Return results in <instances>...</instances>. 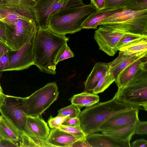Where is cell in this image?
Here are the masks:
<instances>
[{"label":"cell","mask_w":147,"mask_h":147,"mask_svg":"<svg viewBox=\"0 0 147 147\" xmlns=\"http://www.w3.org/2000/svg\"><path fill=\"white\" fill-rule=\"evenodd\" d=\"M65 35L37 27L33 47L34 65L42 71L55 74L54 61L60 48L69 40Z\"/></svg>","instance_id":"1"},{"label":"cell","mask_w":147,"mask_h":147,"mask_svg":"<svg viewBox=\"0 0 147 147\" xmlns=\"http://www.w3.org/2000/svg\"><path fill=\"white\" fill-rule=\"evenodd\" d=\"M136 109L144 110L141 107L118 102L114 96L104 102H98L81 111L78 117L80 126L86 135L98 132L100 126L116 114Z\"/></svg>","instance_id":"2"},{"label":"cell","mask_w":147,"mask_h":147,"mask_svg":"<svg viewBox=\"0 0 147 147\" xmlns=\"http://www.w3.org/2000/svg\"><path fill=\"white\" fill-rule=\"evenodd\" d=\"M98 10L91 3L60 9L51 15L48 29L63 35L76 32L82 29L88 18Z\"/></svg>","instance_id":"3"},{"label":"cell","mask_w":147,"mask_h":147,"mask_svg":"<svg viewBox=\"0 0 147 147\" xmlns=\"http://www.w3.org/2000/svg\"><path fill=\"white\" fill-rule=\"evenodd\" d=\"M99 25L124 33L147 35V9L137 11L123 9L104 20Z\"/></svg>","instance_id":"4"},{"label":"cell","mask_w":147,"mask_h":147,"mask_svg":"<svg viewBox=\"0 0 147 147\" xmlns=\"http://www.w3.org/2000/svg\"><path fill=\"white\" fill-rule=\"evenodd\" d=\"M6 27V41L4 43L9 51L21 49L36 32L37 26L35 21L18 13L4 20Z\"/></svg>","instance_id":"5"},{"label":"cell","mask_w":147,"mask_h":147,"mask_svg":"<svg viewBox=\"0 0 147 147\" xmlns=\"http://www.w3.org/2000/svg\"><path fill=\"white\" fill-rule=\"evenodd\" d=\"M114 96L118 102L137 105L147 111V68L142 70L124 86L118 88Z\"/></svg>","instance_id":"6"},{"label":"cell","mask_w":147,"mask_h":147,"mask_svg":"<svg viewBox=\"0 0 147 147\" xmlns=\"http://www.w3.org/2000/svg\"><path fill=\"white\" fill-rule=\"evenodd\" d=\"M59 92L57 84L53 82L47 84L29 96L25 97L27 115L41 116L57 99Z\"/></svg>","instance_id":"7"},{"label":"cell","mask_w":147,"mask_h":147,"mask_svg":"<svg viewBox=\"0 0 147 147\" xmlns=\"http://www.w3.org/2000/svg\"><path fill=\"white\" fill-rule=\"evenodd\" d=\"M84 4L82 0H70L67 3L64 0H36L32 11L38 27L48 29L49 18L53 12L66 7Z\"/></svg>","instance_id":"8"},{"label":"cell","mask_w":147,"mask_h":147,"mask_svg":"<svg viewBox=\"0 0 147 147\" xmlns=\"http://www.w3.org/2000/svg\"><path fill=\"white\" fill-rule=\"evenodd\" d=\"M25 97L6 95L5 104L0 107V113L21 131L26 134L27 115Z\"/></svg>","instance_id":"9"},{"label":"cell","mask_w":147,"mask_h":147,"mask_svg":"<svg viewBox=\"0 0 147 147\" xmlns=\"http://www.w3.org/2000/svg\"><path fill=\"white\" fill-rule=\"evenodd\" d=\"M36 32L28 42L9 57V64L3 71L22 70L34 65L33 47Z\"/></svg>","instance_id":"10"},{"label":"cell","mask_w":147,"mask_h":147,"mask_svg":"<svg viewBox=\"0 0 147 147\" xmlns=\"http://www.w3.org/2000/svg\"><path fill=\"white\" fill-rule=\"evenodd\" d=\"M124 33L110 27L100 26L95 32L94 38L100 50L112 56L118 51L117 43Z\"/></svg>","instance_id":"11"},{"label":"cell","mask_w":147,"mask_h":147,"mask_svg":"<svg viewBox=\"0 0 147 147\" xmlns=\"http://www.w3.org/2000/svg\"><path fill=\"white\" fill-rule=\"evenodd\" d=\"M139 109H136L114 115L106 121L99 127L98 132L109 130L131 124H136L139 120Z\"/></svg>","instance_id":"12"},{"label":"cell","mask_w":147,"mask_h":147,"mask_svg":"<svg viewBox=\"0 0 147 147\" xmlns=\"http://www.w3.org/2000/svg\"><path fill=\"white\" fill-rule=\"evenodd\" d=\"M40 116H27L26 134L32 138L46 141L49 134L50 129L47 123Z\"/></svg>","instance_id":"13"},{"label":"cell","mask_w":147,"mask_h":147,"mask_svg":"<svg viewBox=\"0 0 147 147\" xmlns=\"http://www.w3.org/2000/svg\"><path fill=\"white\" fill-rule=\"evenodd\" d=\"M147 57L146 55L135 60L120 72L115 81L118 88L125 85L139 72L147 68Z\"/></svg>","instance_id":"14"},{"label":"cell","mask_w":147,"mask_h":147,"mask_svg":"<svg viewBox=\"0 0 147 147\" xmlns=\"http://www.w3.org/2000/svg\"><path fill=\"white\" fill-rule=\"evenodd\" d=\"M35 2L36 0H0V7L11 9L36 22V18L32 11Z\"/></svg>","instance_id":"15"},{"label":"cell","mask_w":147,"mask_h":147,"mask_svg":"<svg viewBox=\"0 0 147 147\" xmlns=\"http://www.w3.org/2000/svg\"><path fill=\"white\" fill-rule=\"evenodd\" d=\"M85 139L91 147H130L129 142L119 141L102 133L90 134L86 135Z\"/></svg>","instance_id":"16"},{"label":"cell","mask_w":147,"mask_h":147,"mask_svg":"<svg viewBox=\"0 0 147 147\" xmlns=\"http://www.w3.org/2000/svg\"><path fill=\"white\" fill-rule=\"evenodd\" d=\"M85 137L75 136L57 128H53L50 131L46 141L52 147H70L75 142Z\"/></svg>","instance_id":"17"},{"label":"cell","mask_w":147,"mask_h":147,"mask_svg":"<svg viewBox=\"0 0 147 147\" xmlns=\"http://www.w3.org/2000/svg\"><path fill=\"white\" fill-rule=\"evenodd\" d=\"M118 56L110 63L109 72L115 80L120 72L127 65L137 59L147 55V52L131 55H126L119 51Z\"/></svg>","instance_id":"18"},{"label":"cell","mask_w":147,"mask_h":147,"mask_svg":"<svg viewBox=\"0 0 147 147\" xmlns=\"http://www.w3.org/2000/svg\"><path fill=\"white\" fill-rule=\"evenodd\" d=\"M23 133L7 118L1 115H0V140H9L19 147V142Z\"/></svg>","instance_id":"19"},{"label":"cell","mask_w":147,"mask_h":147,"mask_svg":"<svg viewBox=\"0 0 147 147\" xmlns=\"http://www.w3.org/2000/svg\"><path fill=\"white\" fill-rule=\"evenodd\" d=\"M109 69L108 63H96L85 82L84 92H92L99 80L108 71Z\"/></svg>","instance_id":"20"},{"label":"cell","mask_w":147,"mask_h":147,"mask_svg":"<svg viewBox=\"0 0 147 147\" xmlns=\"http://www.w3.org/2000/svg\"><path fill=\"white\" fill-rule=\"evenodd\" d=\"M123 7L103 9L91 14L82 26V29H97L100 23L112 15L123 9Z\"/></svg>","instance_id":"21"},{"label":"cell","mask_w":147,"mask_h":147,"mask_svg":"<svg viewBox=\"0 0 147 147\" xmlns=\"http://www.w3.org/2000/svg\"><path fill=\"white\" fill-rule=\"evenodd\" d=\"M136 124L123 126L102 131V133L110 136L119 141L130 142L135 134Z\"/></svg>","instance_id":"22"},{"label":"cell","mask_w":147,"mask_h":147,"mask_svg":"<svg viewBox=\"0 0 147 147\" xmlns=\"http://www.w3.org/2000/svg\"><path fill=\"white\" fill-rule=\"evenodd\" d=\"M71 104L76 105L81 108L91 106L99 101L97 94L89 92H84L74 95L70 98Z\"/></svg>","instance_id":"23"},{"label":"cell","mask_w":147,"mask_h":147,"mask_svg":"<svg viewBox=\"0 0 147 147\" xmlns=\"http://www.w3.org/2000/svg\"><path fill=\"white\" fill-rule=\"evenodd\" d=\"M119 51L127 55L147 52V36L135 41L129 45L121 48Z\"/></svg>","instance_id":"24"},{"label":"cell","mask_w":147,"mask_h":147,"mask_svg":"<svg viewBox=\"0 0 147 147\" xmlns=\"http://www.w3.org/2000/svg\"><path fill=\"white\" fill-rule=\"evenodd\" d=\"M19 147H51L46 141L31 137L23 133L19 142Z\"/></svg>","instance_id":"25"},{"label":"cell","mask_w":147,"mask_h":147,"mask_svg":"<svg viewBox=\"0 0 147 147\" xmlns=\"http://www.w3.org/2000/svg\"><path fill=\"white\" fill-rule=\"evenodd\" d=\"M115 81V80L108 71L99 80L92 92L96 94L102 92Z\"/></svg>","instance_id":"26"},{"label":"cell","mask_w":147,"mask_h":147,"mask_svg":"<svg viewBox=\"0 0 147 147\" xmlns=\"http://www.w3.org/2000/svg\"><path fill=\"white\" fill-rule=\"evenodd\" d=\"M147 36V35L124 33L117 43V50L119 51L121 48L129 45L135 41Z\"/></svg>","instance_id":"27"},{"label":"cell","mask_w":147,"mask_h":147,"mask_svg":"<svg viewBox=\"0 0 147 147\" xmlns=\"http://www.w3.org/2000/svg\"><path fill=\"white\" fill-rule=\"evenodd\" d=\"M9 51L5 44L1 40L0 53V76L7 66L9 61Z\"/></svg>","instance_id":"28"},{"label":"cell","mask_w":147,"mask_h":147,"mask_svg":"<svg viewBox=\"0 0 147 147\" xmlns=\"http://www.w3.org/2000/svg\"><path fill=\"white\" fill-rule=\"evenodd\" d=\"M81 108L78 106L71 104L58 111V115L68 116L69 117H78L81 112Z\"/></svg>","instance_id":"29"},{"label":"cell","mask_w":147,"mask_h":147,"mask_svg":"<svg viewBox=\"0 0 147 147\" xmlns=\"http://www.w3.org/2000/svg\"><path fill=\"white\" fill-rule=\"evenodd\" d=\"M74 56V54L66 43L59 50L55 60V63L56 65L59 61L73 57Z\"/></svg>","instance_id":"30"},{"label":"cell","mask_w":147,"mask_h":147,"mask_svg":"<svg viewBox=\"0 0 147 147\" xmlns=\"http://www.w3.org/2000/svg\"><path fill=\"white\" fill-rule=\"evenodd\" d=\"M135 0H105L103 9L123 8Z\"/></svg>","instance_id":"31"},{"label":"cell","mask_w":147,"mask_h":147,"mask_svg":"<svg viewBox=\"0 0 147 147\" xmlns=\"http://www.w3.org/2000/svg\"><path fill=\"white\" fill-rule=\"evenodd\" d=\"M58 128L76 136L83 137L86 135L80 126L73 127L62 125Z\"/></svg>","instance_id":"32"},{"label":"cell","mask_w":147,"mask_h":147,"mask_svg":"<svg viewBox=\"0 0 147 147\" xmlns=\"http://www.w3.org/2000/svg\"><path fill=\"white\" fill-rule=\"evenodd\" d=\"M124 9L137 11L147 9V0H135L123 7Z\"/></svg>","instance_id":"33"},{"label":"cell","mask_w":147,"mask_h":147,"mask_svg":"<svg viewBox=\"0 0 147 147\" xmlns=\"http://www.w3.org/2000/svg\"><path fill=\"white\" fill-rule=\"evenodd\" d=\"M68 116L58 115L55 117L51 116L48 120V123L51 128L59 127Z\"/></svg>","instance_id":"34"},{"label":"cell","mask_w":147,"mask_h":147,"mask_svg":"<svg viewBox=\"0 0 147 147\" xmlns=\"http://www.w3.org/2000/svg\"><path fill=\"white\" fill-rule=\"evenodd\" d=\"M135 134L139 135H147V121L139 120L136 123Z\"/></svg>","instance_id":"35"},{"label":"cell","mask_w":147,"mask_h":147,"mask_svg":"<svg viewBox=\"0 0 147 147\" xmlns=\"http://www.w3.org/2000/svg\"><path fill=\"white\" fill-rule=\"evenodd\" d=\"M62 125L73 127L80 126V121L78 117H67L63 122Z\"/></svg>","instance_id":"36"},{"label":"cell","mask_w":147,"mask_h":147,"mask_svg":"<svg viewBox=\"0 0 147 147\" xmlns=\"http://www.w3.org/2000/svg\"><path fill=\"white\" fill-rule=\"evenodd\" d=\"M0 39L4 43L6 41V27L5 23L0 19Z\"/></svg>","instance_id":"37"},{"label":"cell","mask_w":147,"mask_h":147,"mask_svg":"<svg viewBox=\"0 0 147 147\" xmlns=\"http://www.w3.org/2000/svg\"><path fill=\"white\" fill-rule=\"evenodd\" d=\"M130 147H147V141L144 138L136 140L130 144Z\"/></svg>","instance_id":"38"},{"label":"cell","mask_w":147,"mask_h":147,"mask_svg":"<svg viewBox=\"0 0 147 147\" xmlns=\"http://www.w3.org/2000/svg\"><path fill=\"white\" fill-rule=\"evenodd\" d=\"M91 147L86 140L85 138L76 141L70 146V147Z\"/></svg>","instance_id":"39"},{"label":"cell","mask_w":147,"mask_h":147,"mask_svg":"<svg viewBox=\"0 0 147 147\" xmlns=\"http://www.w3.org/2000/svg\"><path fill=\"white\" fill-rule=\"evenodd\" d=\"M18 147V146L14 142L5 139L0 140V147Z\"/></svg>","instance_id":"40"},{"label":"cell","mask_w":147,"mask_h":147,"mask_svg":"<svg viewBox=\"0 0 147 147\" xmlns=\"http://www.w3.org/2000/svg\"><path fill=\"white\" fill-rule=\"evenodd\" d=\"M91 3L99 10L103 9L105 4V0H90Z\"/></svg>","instance_id":"41"},{"label":"cell","mask_w":147,"mask_h":147,"mask_svg":"<svg viewBox=\"0 0 147 147\" xmlns=\"http://www.w3.org/2000/svg\"><path fill=\"white\" fill-rule=\"evenodd\" d=\"M6 95L0 91V107L5 104V98Z\"/></svg>","instance_id":"42"},{"label":"cell","mask_w":147,"mask_h":147,"mask_svg":"<svg viewBox=\"0 0 147 147\" xmlns=\"http://www.w3.org/2000/svg\"><path fill=\"white\" fill-rule=\"evenodd\" d=\"M0 91L3 92V90L2 89L1 86L0 84Z\"/></svg>","instance_id":"43"},{"label":"cell","mask_w":147,"mask_h":147,"mask_svg":"<svg viewBox=\"0 0 147 147\" xmlns=\"http://www.w3.org/2000/svg\"><path fill=\"white\" fill-rule=\"evenodd\" d=\"M64 1L66 3H68L70 0H64Z\"/></svg>","instance_id":"44"},{"label":"cell","mask_w":147,"mask_h":147,"mask_svg":"<svg viewBox=\"0 0 147 147\" xmlns=\"http://www.w3.org/2000/svg\"><path fill=\"white\" fill-rule=\"evenodd\" d=\"M1 40L0 39V49H1Z\"/></svg>","instance_id":"45"}]
</instances>
